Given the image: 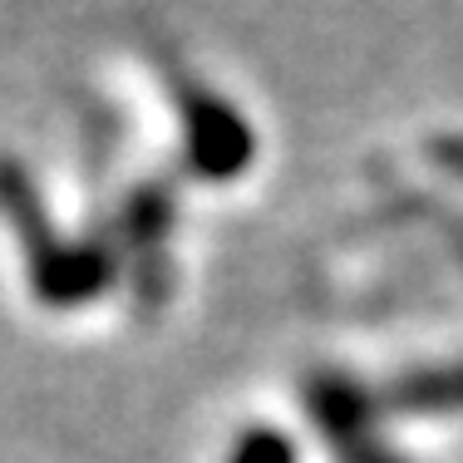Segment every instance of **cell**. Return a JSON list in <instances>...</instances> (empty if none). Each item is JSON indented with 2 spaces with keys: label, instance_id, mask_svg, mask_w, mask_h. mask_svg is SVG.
Instances as JSON below:
<instances>
[{
  "label": "cell",
  "instance_id": "2",
  "mask_svg": "<svg viewBox=\"0 0 463 463\" xmlns=\"http://www.w3.org/2000/svg\"><path fill=\"white\" fill-rule=\"evenodd\" d=\"M394 400H400L394 410H410V414H449V410H463V365L410 374V380H400Z\"/></svg>",
  "mask_w": 463,
  "mask_h": 463
},
{
  "label": "cell",
  "instance_id": "3",
  "mask_svg": "<svg viewBox=\"0 0 463 463\" xmlns=\"http://www.w3.org/2000/svg\"><path fill=\"white\" fill-rule=\"evenodd\" d=\"M227 463H296V454H291V444H286L281 434H271V429H251V434L227 454Z\"/></svg>",
  "mask_w": 463,
  "mask_h": 463
},
{
  "label": "cell",
  "instance_id": "1",
  "mask_svg": "<svg viewBox=\"0 0 463 463\" xmlns=\"http://www.w3.org/2000/svg\"><path fill=\"white\" fill-rule=\"evenodd\" d=\"M187 153L203 173H241V163L251 158V134L227 104L217 99H193L187 104Z\"/></svg>",
  "mask_w": 463,
  "mask_h": 463
}]
</instances>
